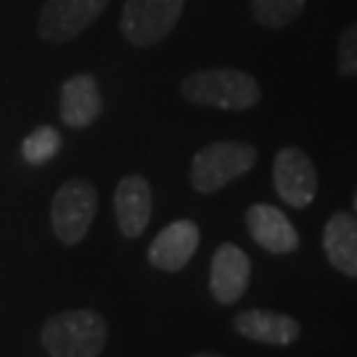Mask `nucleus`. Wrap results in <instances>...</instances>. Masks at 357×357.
I'll return each mask as SVG.
<instances>
[{"mask_svg": "<svg viewBox=\"0 0 357 357\" xmlns=\"http://www.w3.org/2000/svg\"><path fill=\"white\" fill-rule=\"evenodd\" d=\"M61 149V135L56 128L43 125L35 132H29L24 141H22V156H24L26 165H45L51 162L53 156Z\"/></svg>", "mask_w": 357, "mask_h": 357, "instance_id": "nucleus-16", "label": "nucleus"}, {"mask_svg": "<svg viewBox=\"0 0 357 357\" xmlns=\"http://www.w3.org/2000/svg\"><path fill=\"white\" fill-rule=\"evenodd\" d=\"M257 146L246 141H215L199 149L191 159V188L196 193H217L228 183L246 175L257 165Z\"/></svg>", "mask_w": 357, "mask_h": 357, "instance_id": "nucleus-3", "label": "nucleus"}, {"mask_svg": "<svg viewBox=\"0 0 357 357\" xmlns=\"http://www.w3.org/2000/svg\"><path fill=\"white\" fill-rule=\"evenodd\" d=\"M336 72L342 77H357V22L347 24L336 40Z\"/></svg>", "mask_w": 357, "mask_h": 357, "instance_id": "nucleus-17", "label": "nucleus"}, {"mask_svg": "<svg viewBox=\"0 0 357 357\" xmlns=\"http://www.w3.org/2000/svg\"><path fill=\"white\" fill-rule=\"evenodd\" d=\"M307 0H252V16L265 29H283L299 19Z\"/></svg>", "mask_w": 357, "mask_h": 357, "instance_id": "nucleus-15", "label": "nucleus"}, {"mask_svg": "<svg viewBox=\"0 0 357 357\" xmlns=\"http://www.w3.org/2000/svg\"><path fill=\"white\" fill-rule=\"evenodd\" d=\"M233 331L241 333L249 342H257V344L289 347L299 339L302 326L291 315L255 307V310H243L233 318Z\"/></svg>", "mask_w": 357, "mask_h": 357, "instance_id": "nucleus-13", "label": "nucleus"}, {"mask_svg": "<svg viewBox=\"0 0 357 357\" xmlns=\"http://www.w3.org/2000/svg\"><path fill=\"white\" fill-rule=\"evenodd\" d=\"M323 252L333 268L357 278V215L333 212L323 228Z\"/></svg>", "mask_w": 357, "mask_h": 357, "instance_id": "nucleus-14", "label": "nucleus"}, {"mask_svg": "<svg viewBox=\"0 0 357 357\" xmlns=\"http://www.w3.org/2000/svg\"><path fill=\"white\" fill-rule=\"evenodd\" d=\"M193 357H228V355H220V352H196Z\"/></svg>", "mask_w": 357, "mask_h": 357, "instance_id": "nucleus-18", "label": "nucleus"}, {"mask_svg": "<svg viewBox=\"0 0 357 357\" xmlns=\"http://www.w3.org/2000/svg\"><path fill=\"white\" fill-rule=\"evenodd\" d=\"M273 185L281 202L294 209H305L318 193V169L302 149L286 146L273 159Z\"/></svg>", "mask_w": 357, "mask_h": 357, "instance_id": "nucleus-7", "label": "nucleus"}, {"mask_svg": "<svg viewBox=\"0 0 357 357\" xmlns=\"http://www.w3.org/2000/svg\"><path fill=\"white\" fill-rule=\"evenodd\" d=\"M246 228L252 241L270 255H291L299 249V233L291 220L273 204H252L246 209Z\"/></svg>", "mask_w": 357, "mask_h": 357, "instance_id": "nucleus-11", "label": "nucleus"}, {"mask_svg": "<svg viewBox=\"0 0 357 357\" xmlns=\"http://www.w3.org/2000/svg\"><path fill=\"white\" fill-rule=\"evenodd\" d=\"M106 339L109 323L96 310H64L40 331V344L51 357H98Z\"/></svg>", "mask_w": 357, "mask_h": 357, "instance_id": "nucleus-2", "label": "nucleus"}, {"mask_svg": "<svg viewBox=\"0 0 357 357\" xmlns=\"http://www.w3.org/2000/svg\"><path fill=\"white\" fill-rule=\"evenodd\" d=\"M98 212V188L85 178L66 180L51 202L53 236L64 246H77L90 233Z\"/></svg>", "mask_w": 357, "mask_h": 357, "instance_id": "nucleus-4", "label": "nucleus"}, {"mask_svg": "<svg viewBox=\"0 0 357 357\" xmlns=\"http://www.w3.org/2000/svg\"><path fill=\"white\" fill-rule=\"evenodd\" d=\"M352 202H355V215H357V188H355V196H352Z\"/></svg>", "mask_w": 357, "mask_h": 357, "instance_id": "nucleus-19", "label": "nucleus"}, {"mask_svg": "<svg viewBox=\"0 0 357 357\" xmlns=\"http://www.w3.org/2000/svg\"><path fill=\"white\" fill-rule=\"evenodd\" d=\"M185 0H125L119 13L122 38L135 48H151L178 26Z\"/></svg>", "mask_w": 357, "mask_h": 357, "instance_id": "nucleus-5", "label": "nucleus"}, {"mask_svg": "<svg viewBox=\"0 0 357 357\" xmlns=\"http://www.w3.org/2000/svg\"><path fill=\"white\" fill-rule=\"evenodd\" d=\"M202 241V230L193 220H175L149 246V265L165 273H180L188 268Z\"/></svg>", "mask_w": 357, "mask_h": 357, "instance_id": "nucleus-10", "label": "nucleus"}, {"mask_svg": "<svg viewBox=\"0 0 357 357\" xmlns=\"http://www.w3.org/2000/svg\"><path fill=\"white\" fill-rule=\"evenodd\" d=\"M252 259L238 243H220L209 262V291L220 305L238 302L249 289Z\"/></svg>", "mask_w": 357, "mask_h": 357, "instance_id": "nucleus-8", "label": "nucleus"}, {"mask_svg": "<svg viewBox=\"0 0 357 357\" xmlns=\"http://www.w3.org/2000/svg\"><path fill=\"white\" fill-rule=\"evenodd\" d=\"M103 112V98L98 79L88 72L69 77L61 93H59V116L66 128L72 130H85L90 128Z\"/></svg>", "mask_w": 357, "mask_h": 357, "instance_id": "nucleus-12", "label": "nucleus"}, {"mask_svg": "<svg viewBox=\"0 0 357 357\" xmlns=\"http://www.w3.org/2000/svg\"><path fill=\"white\" fill-rule=\"evenodd\" d=\"M180 96L193 106H206L220 112H246L262 101V90L255 77L230 66L191 72L180 82Z\"/></svg>", "mask_w": 357, "mask_h": 357, "instance_id": "nucleus-1", "label": "nucleus"}, {"mask_svg": "<svg viewBox=\"0 0 357 357\" xmlns=\"http://www.w3.org/2000/svg\"><path fill=\"white\" fill-rule=\"evenodd\" d=\"M112 0H45L38 16V38L51 45L79 38Z\"/></svg>", "mask_w": 357, "mask_h": 357, "instance_id": "nucleus-6", "label": "nucleus"}, {"mask_svg": "<svg viewBox=\"0 0 357 357\" xmlns=\"http://www.w3.org/2000/svg\"><path fill=\"white\" fill-rule=\"evenodd\" d=\"M153 209V191L151 183L132 172L116 183L114 188V215L116 228L125 238H141L149 222H151Z\"/></svg>", "mask_w": 357, "mask_h": 357, "instance_id": "nucleus-9", "label": "nucleus"}]
</instances>
